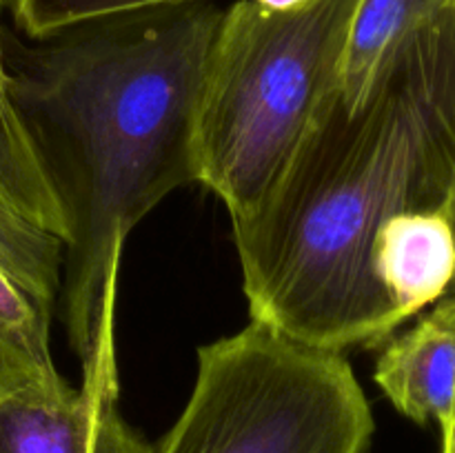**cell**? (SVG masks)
I'll return each instance as SVG.
<instances>
[{
	"instance_id": "1",
	"label": "cell",
	"mask_w": 455,
	"mask_h": 453,
	"mask_svg": "<svg viewBox=\"0 0 455 453\" xmlns=\"http://www.w3.org/2000/svg\"><path fill=\"white\" fill-rule=\"evenodd\" d=\"M225 9L167 4L4 40V93L67 220L62 324L80 385L120 395V266L138 222L196 182V115Z\"/></svg>"
},
{
	"instance_id": "2",
	"label": "cell",
	"mask_w": 455,
	"mask_h": 453,
	"mask_svg": "<svg viewBox=\"0 0 455 453\" xmlns=\"http://www.w3.org/2000/svg\"><path fill=\"white\" fill-rule=\"evenodd\" d=\"M455 164V9L389 53L358 109L333 93L256 216L234 226L249 315L320 349L400 329L373 278L394 216L444 207Z\"/></svg>"
},
{
	"instance_id": "3",
	"label": "cell",
	"mask_w": 455,
	"mask_h": 453,
	"mask_svg": "<svg viewBox=\"0 0 455 453\" xmlns=\"http://www.w3.org/2000/svg\"><path fill=\"white\" fill-rule=\"evenodd\" d=\"M360 0H302L225 9L196 115V182L222 200L231 226L247 222L340 87Z\"/></svg>"
},
{
	"instance_id": "4",
	"label": "cell",
	"mask_w": 455,
	"mask_h": 453,
	"mask_svg": "<svg viewBox=\"0 0 455 453\" xmlns=\"http://www.w3.org/2000/svg\"><path fill=\"white\" fill-rule=\"evenodd\" d=\"M373 429L342 351L251 320L200 346L185 409L151 453H367Z\"/></svg>"
},
{
	"instance_id": "5",
	"label": "cell",
	"mask_w": 455,
	"mask_h": 453,
	"mask_svg": "<svg viewBox=\"0 0 455 453\" xmlns=\"http://www.w3.org/2000/svg\"><path fill=\"white\" fill-rule=\"evenodd\" d=\"M118 398L65 378L29 382L0 400V453H151Z\"/></svg>"
},
{
	"instance_id": "6",
	"label": "cell",
	"mask_w": 455,
	"mask_h": 453,
	"mask_svg": "<svg viewBox=\"0 0 455 453\" xmlns=\"http://www.w3.org/2000/svg\"><path fill=\"white\" fill-rule=\"evenodd\" d=\"M371 269L400 327L443 300L455 282V229L447 209L391 218L373 240Z\"/></svg>"
},
{
	"instance_id": "7",
	"label": "cell",
	"mask_w": 455,
	"mask_h": 453,
	"mask_svg": "<svg viewBox=\"0 0 455 453\" xmlns=\"http://www.w3.org/2000/svg\"><path fill=\"white\" fill-rule=\"evenodd\" d=\"M378 386L418 425H449L455 407V298L444 296L403 336L382 345Z\"/></svg>"
},
{
	"instance_id": "8",
	"label": "cell",
	"mask_w": 455,
	"mask_h": 453,
	"mask_svg": "<svg viewBox=\"0 0 455 453\" xmlns=\"http://www.w3.org/2000/svg\"><path fill=\"white\" fill-rule=\"evenodd\" d=\"M451 9L455 0H360L338 87L347 109L363 105L382 62L404 38Z\"/></svg>"
},
{
	"instance_id": "9",
	"label": "cell",
	"mask_w": 455,
	"mask_h": 453,
	"mask_svg": "<svg viewBox=\"0 0 455 453\" xmlns=\"http://www.w3.org/2000/svg\"><path fill=\"white\" fill-rule=\"evenodd\" d=\"M0 200L67 242L65 213L4 89H0Z\"/></svg>"
},
{
	"instance_id": "10",
	"label": "cell",
	"mask_w": 455,
	"mask_h": 453,
	"mask_svg": "<svg viewBox=\"0 0 455 453\" xmlns=\"http://www.w3.org/2000/svg\"><path fill=\"white\" fill-rule=\"evenodd\" d=\"M65 242L0 200V265L38 300L60 296Z\"/></svg>"
},
{
	"instance_id": "11",
	"label": "cell",
	"mask_w": 455,
	"mask_h": 453,
	"mask_svg": "<svg viewBox=\"0 0 455 453\" xmlns=\"http://www.w3.org/2000/svg\"><path fill=\"white\" fill-rule=\"evenodd\" d=\"M191 0H13L12 13L18 29L31 40H43L84 22Z\"/></svg>"
},
{
	"instance_id": "12",
	"label": "cell",
	"mask_w": 455,
	"mask_h": 453,
	"mask_svg": "<svg viewBox=\"0 0 455 453\" xmlns=\"http://www.w3.org/2000/svg\"><path fill=\"white\" fill-rule=\"evenodd\" d=\"M62 376H43L29 360L18 354L4 338H0V400L36 380H60Z\"/></svg>"
},
{
	"instance_id": "13",
	"label": "cell",
	"mask_w": 455,
	"mask_h": 453,
	"mask_svg": "<svg viewBox=\"0 0 455 453\" xmlns=\"http://www.w3.org/2000/svg\"><path fill=\"white\" fill-rule=\"evenodd\" d=\"M443 453H455V407L451 413V420L443 429Z\"/></svg>"
},
{
	"instance_id": "14",
	"label": "cell",
	"mask_w": 455,
	"mask_h": 453,
	"mask_svg": "<svg viewBox=\"0 0 455 453\" xmlns=\"http://www.w3.org/2000/svg\"><path fill=\"white\" fill-rule=\"evenodd\" d=\"M444 209H447L449 218H451V222H453V229H455V164H453V178H451V187H449V195H447V203H444ZM447 296L455 298V282Z\"/></svg>"
},
{
	"instance_id": "15",
	"label": "cell",
	"mask_w": 455,
	"mask_h": 453,
	"mask_svg": "<svg viewBox=\"0 0 455 453\" xmlns=\"http://www.w3.org/2000/svg\"><path fill=\"white\" fill-rule=\"evenodd\" d=\"M13 0H0V16L4 9H12ZM0 89H4V47H3V27H0Z\"/></svg>"
},
{
	"instance_id": "16",
	"label": "cell",
	"mask_w": 455,
	"mask_h": 453,
	"mask_svg": "<svg viewBox=\"0 0 455 453\" xmlns=\"http://www.w3.org/2000/svg\"><path fill=\"white\" fill-rule=\"evenodd\" d=\"M256 3L262 4V7H267V9H275V12H283V9L296 7V4H300L302 0H256Z\"/></svg>"
}]
</instances>
